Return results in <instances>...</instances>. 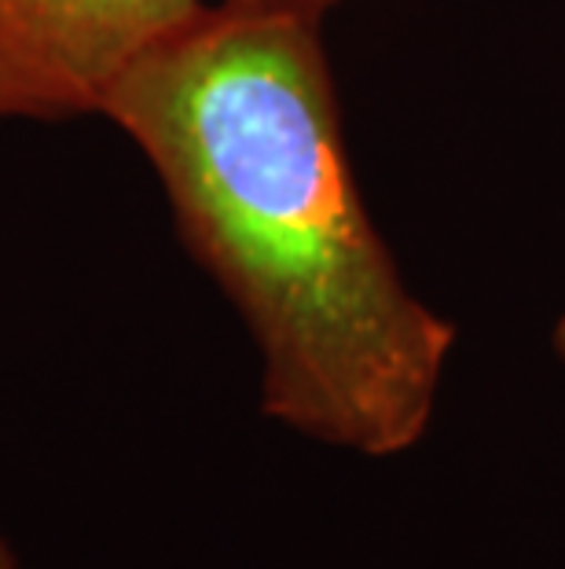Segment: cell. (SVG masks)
Segmentation results:
<instances>
[{
  "mask_svg": "<svg viewBox=\"0 0 565 569\" xmlns=\"http://www.w3.org/2000/svg\"><path fill=\"white\" fill-rule=\"evenodd\" d=\"M323 16L218 0L154 44L103 114L261 357V411L390 459L434 422L455 323L412 295L360 196Z\"/></svg>",
  "mask_w": 565,
  "mask_h": 569,
  "instance_id": "6da1fadb",
  "label": "cell"
},
{
  "mask_svg": "<svg viewBox=\"0 0 565 569\" xmlns=\"http://www.w3.org/2000/svg\"><path fill=\"white\" fill-rule=\"evenodd\" d=\"M210 0H0V126L103 114L107 96Z\"/></svg>",
  "mask_w": 565,
  "mask_h": 569,
  "instance_id": "7a4b0ae2",
  "label": "cell"
},
{
  "mask_svg": "<svg viewBox=\"0 0 565 569\" xmlns=\"http://www.w3.org/2000/svg\"><path fill=\"white\" fill-rule=\"evenodd\" d=\"M243 4H272V8H297L312 11V16H327L331 8H339L342 0H243Z\"/></svg>",
  "mask_w": 565,
  "mask_h": 569,
  "instance_id": "3957f363",
  "label": "cell"
},
{
  "mask_svg": "<svg viewBox=\"0 0 565 569\" xmlns=\"http://www.w3.org/2000/svg\"><path fill=\"white\" fill-rule=\"evenodd\" d=\"M0 569H19V566H16V555H11V548L4 543V537H0Z\"/></svg>",
  "mask_w": 565,
  "mask_h": 569,
  "instance_id": "277c9868",
  "label": "cell"
},
{
  "mask_svg": "<svg viewBox=\"0 0 565 569\" xmlns=\"http://www.w3.org/2000/svg\"><path fill=\"white\" fill-rule=\"evenodd\" d=\"M555 349L565 357V317L558 320V327H555Z\"/></svg>",
  "mask_w": 565,
  "mask_h": 569,
  "instance_id": "5b68a950",
  "label": "cell"
}]
</instances>
